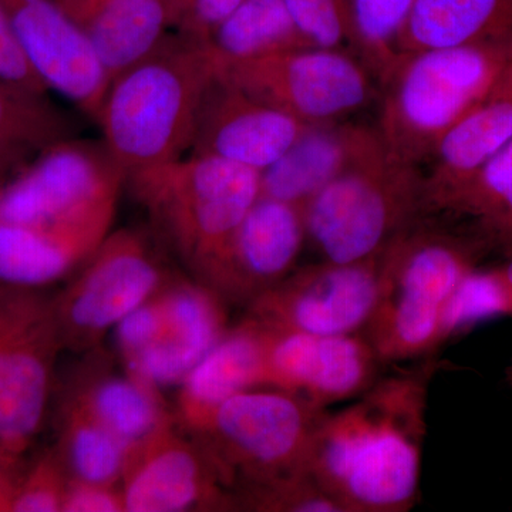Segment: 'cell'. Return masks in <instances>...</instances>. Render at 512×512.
<instances>
[{
	"label": "cell",
	"mask_w": 512,
	"mask_h": 512,
	"mask_svg": "<svg viewBox=\"0 0 512 512\" xmlns=\"http://www.w3.org/2000/svg\"><path fill=\"white\" fill-rule=\"evenodd\" d=\"M56 451L70 478L92 483H121L131 448L76 400L66 396L60 412Z\"/></svg>",
	"instance_id": "83f0119b"
},
{
	"label": "cell",
	"mask_w": 512,
	"mask_h": 512,
	"mask_svg": "<svg viewBox=\"0 0 512 512\" xmlns=\"http://www.w3.org/2000/svg\"><path fill=\"white\" fill-rule=\"evenodd\" d=\"M512 143V62L483 100L451 128L440 141L424 177V204L439 197L458 181Z\"/></svg>",
	"instance_id": "44dd1931"
},
{
	"label": "cell",
	"mask_w": 512,
	"mask_h": 512,
	"mask_svg": "<svg viewBox=\"0 0 512 512\" xmlns=\"http://www.w3.org/2000/svg\"><path fill=\"white\" fill-rule=\"evenodd\" d=\"M127 174L103 141H57L0 187V224L40 225L119 202Z\"/></svg>",
	"instance_id": "8fae6325"
},
{
	"label": "cell",
	"mask_w": 512,
	"mask_h": 512,
	"mask_svg": "<svg viewBox=\"0 0 512 512\" xmlns=\"http://www.w3.org/2000/svg\"><path fill=\"white\" fill-rule=\"evenodd\" d=\"M382 365L365 333L330 336L266 328V387L320 409L356 399L379 379Z\"/></svg>",
	"instance_id": "5bb4252c"
},
{
	"label": "cell",
	"mask_w": 512,
	"mask_h": 512,
	"mask_svg": "<svg viewBox=\"0 0 512 512\" xmlns=\"http://www.w3.org/2000/svg\"><path fill=\"white\" fill-rule=\"evenodd\" d=\"M440 362L430 355L379 377L355 402L325 413L306 470L342 512H406L419 497L429 392Z\"/></svg>",
	"instance_id": "6da1fadb"
},
{
	"label": "cell",
	"mask_w": 512,
	"mask_h": 512,
	"mask_svg": "<svg viewBox=\"0 0 512 512\" xmlns=\"http://www.w3.org/2000/svg\"><path fill=\"white\" fill-rule=\"evenodd\" d=\"M29 66L45 84L96 120L110 76L86 33L59 0H0Z\"/></svg>",
	"instance_id": "4fadbf2b"
},
{
	"label": "cell",
	"mask_w": 512,
	"mask_h": 512,
	"mask_svg": "<svg viewBox=\"0 0 512 512\" xmlns=\"http://www.w3.org/2000/svg\"><path fill=\"white\" fill-rule=\"evenodd\" d=\"M158 293L165 325L157 346L188 375L229 329L224 299L198 279L167 281Z\"/></svg>",
	"instance_id": "484cf974"
},
{
	"label": "cell",
	"mask_w": 512,
	"mask_h": 512,
	"mask_svg": "<svg viewBox=\"0 0 512 512\" xmlns=\"http://www.w3.org/2000/svg\"><path fill=\"white\" fill-rule=\"evenodd\" d=\"M309 127L218 77L202 101L191 153L222 158L261 173Z\"/></svg>",
	"instance_id": "e0dca14e"
},
{
	"label": "cell",
	"mask_w": 512,
	"mask_h": 512,
	"mask_svg": "<svg viewBox=\"0 0 512 512\" xmlns=\"http://www.w3.org/2000/svg\"><path fill=\"white\" fill-rule=\"evenodd\" d=\"M0 76L15 86L39 96H46L49 92L23 56L2 3H0Z\"/></svg>",
	"instance_id": "d590c367"
},
{
	"label": "cell",
	"mask_w": 512,
	"mask_h": 512,
	"mask_svg": "<svg viewBox=\"0 0 512 512\" xmlns=\"http://www.w3.org/2000/svg\"><path fill=\"white\" fill-rule=\"evenodd\" d=\"M19 161L18 157L0 150V187H2V185L5 184V181L8 180L10 168H12L16 163H19Z\"/></svg>",
	"instance_id": "ab89813d"
},
{
	"label": "cell",
	"mask_w": 512,
	"mask_h": 512,
	"mask_svg": "<svg viewBox=\"0 0 512 512\" xmlns=\"http://www.w3.org/2000/svg\"><path fill=\"white\" fill-rule=\"evenodd\" d=\"M67 134L66 121L46 96L30 93L0 76V150L22 160Z\"/></svg>",
	"instance_id": "f1b7e54d"
},
{
	"label": "cell",
	"mask_w": 512,
	"mask_h": 512,
	"mask_svg": "<svg viewBox=\"0 0 512 512\" xmlns=\"http://www.w3.org/2000/svg\"><path fill=\"white\" fill-rule=\"evenodd\" d=\"M500 269H501V272H503L505 279H507L508 284H510L511 288H512V255H511V258L508 259L507 264L500 266Z\"/></svg>",
	"instance_id": "b9f144b4"
},
{
	"label": "cell",
	"mask_w": 512,
	"mask_h": 512,
	"mask_svg": "<svg viewBox=\"0 0 512 512\" xmlns=\"http://www.w3.org/2000/svg\"><path fill=\"white\" fill-rule=\"evenodd\" d=\"M382 254L356 262L295 269L248 305L249 318L266 328L311 335L365 332L379 302Z\"/></svg>",
	"instance_id": "7c38bea8"
},
{
	"label": "cell",
	"mask_w": 512,
	"mask_h": 512,
	"mask_svg": "<svg viewBox=\"0 0 512 512\" xmlns=\"http://www.w3.org/2000/svg\"><path fill=\"white\" fill-rule=\"evenodd\" d=\"M512 39V0H416L404 22L400 56Z\"/></svg>",
	"instance_id": "d4e9b609"
},
{
	"label": "cell",
	"mask_w": 512,
	"mask_h": 512,
	"mask_svg": "<svg viewBox=\"0 0 512 512\" xmlns=\"http://www.w3.org/2000/svg\"><path fill=\"white\" fill-rule=\"evenodd\" d=\"M157 2L163 3L165 8L170 10L174 19V26H177L178 20L183 15L185 5H187V0H157Z\"/></svg>",
	"instance_id": "60d3db41"
},
{
	"label": "cell",
	"mask_w": 512,
	"mask_h": 512,
	"mask_svg": "<svg viewBox=\"0 0 512 512\" xmlns=\"http://www.w3.org/2000/svg\"><path fill=\"white\" fill-rule=\"evenodd\" d=\"M416 0H350L353 43L382 84L402 60L397 40Z\"/></svg>",
	"instance_id": "f546056e"
},
{
	"label": "cell",
	"mask_w": 512,
	"mask_h": 512,
	"mask_svg": "<svg viewBox=\"0 0 512 512\" xmlns=\"http://www.w3.org/2000/svg\"><path fill=\"white\" fill-rule=\"evenodd\" d=\"M220 76L234 64L313 47L296 28L284 0H244L205 43Z\"/></svg>",
	"instance_id": "4316f807"
},
{
	"label": "cell",
	"mask_w": 512,
	"mask_h": 512,
	"mask_svg": "<svg viewBox=\"0 0 512 512\" xmlns=\"http://www.w3.org/2000/svg\"><path fill=\"white\" fill-rule=\"evenodd\" d=\"M218 77L205 43L178 33L110 83L94 121L127 175L187 156L202 101Z\"/></svg>",
	"instance_id": "7a4b0ae2"
},
{
	"label": "cell",
	"mask_w": 512,
	"mask_h": 512,
	"mask_svg": "<svg viewBox=\"0 0 512 512\" xmlns=\"http://www.w3.org/2000/svg\"><path fill=\"white\" fill-rule=\"evenodd\" d=\"M258 387H266V328L247 316L225 332L180 384L178 420L195 436L222 403Z\"/></svg>",
	"instance_id": "d6986e66"
},
{
	"label": "cell",
	"mask_w": 512,
	"mask_h": 512,
	"mask_svg": "<svg viewBox=\"0 0 512 512\" xmlns=\"http://www.w3.org/2000/svg\"><path fill=\"white\" fill-rule=\"evenodd\" d=\"M510 373H511V375H512V365H511V367H510Z\"/></svg>",
	"instance_id": "7bdbcfd3"
},
{
	"label": "cell",
	"mask_w": 512,
	"mask_h": 512,
	"mask_svg": "<svg viewBox=\"0 0 512 512\" xmlns=\"http://www.w3.org/2000/svg\"><path fill=\"white\" fill-rule=\"evenodd\" d=\"M69 478L56 448L46 451L19 474L12 512H62Z\"/></svg>",
	"instance_id": "836d02e7"
},
{
	"label": "cell",
	"mask_w": 512,
	"mask_h": 512,
	"mask_svg": "<svg viewBox=\"0 0 512 512\" xmlns=\"http://www.w3.org/2000/svg\"><path fill=\"white\" fill-rule=\"evenodd\" d=\"M167 282L147 235L111 231L53 301L64 348L90 350L124 316L156 295Z\"/></svg>",
	"instance_id": "9c48e42d"
},
{
	"label": "cell",
	"mask_w": 512,
	"mask_h": 512,
	"mask_svg": "<svg viewBox=\"0 0 512 512\" xmlns=\"http://www.w3.org/2000/svg\"><path fill=\"white\" fill-rule=\"evenodd\" d=\"M376 131L335 123L306 128L274 164L261 171V197L305 207L313 195L355 160Z\"/></svg>",
	"instance_id": "7402d4cb"
},
{
	"label": "cell",
	"mask_w": 512,
	"mask_h": 512,
	"mask_svg": "<svg viewBox=\"0 0 512 512\" xmlns=\"http://www.w3.org/2000/svg\"><path fill=\"white\" fill-rule=\"evenodd\" d=\"M154 227L200 281L261 197V173L202 154L127 175Z\"/></svg>",
	"instance_id": "8992f818"
},
{
	"label": "cell",
	"mask_w": 512,
	"mask_h": 512,
	"mask_svg": "<svg viewBox=\"0 0 512 512\" xmlns=\"http://www.w3.org/2000/svg\"><path fill=\"white\" fill-rule=\"evenodd\" d=\"M222 79L289 116L330 124L365 106L372 82L342 50L303 47L228 67Z\"/></svg>",
	"instance_id": "30bf717a"
},
{
	"label": "cell",
	"mask_w": 512,
	"mask_h": 512,
	"mask_svg": "<svg viewBox=\"0 0 512 512\" xmlns=\"http://www.w3.org/2000/svg\"><path fill=\"white\" fill-rule=\"evenodd\" d=\"M117 204L40 225L0 224V282L35 289L82 266L113 227Z\"/></svg>",
	"instance_id": "ac0fdd59"
},
{
	"label": "cell",
	"mask_w": 512,
	"mask_h": 512,
	"mask_svg": "<svg viewBox=\"0 0 512 512\" xmlns=\"http://www.w3.org/2000/svg\"><path fill=\"white\" fill-rule=\"evenodd\" d=\"M512 316V288L500 268L473 269L458 284L441 315L439 348L484 320Z\"/></svg>",
	"instance_id": "4dcf8cb0"
},
{
	"label": "cell",
	"mask_w": 512,
	"mask_h": 512,
	"mask_svg": "<svg viewBox=\"0 0 512 512\" xmlns=\"http://www.w3.org/2000/svg\"><path fill=\"white\" fill-rule=\"evenodd\" d=\"M62 348L53 301L30 288L0 291V466L15 473L42 429Z\"/></svg>",
	"instance_id": "ba28073f"
},
{
	"label": "cell",
	"mask_w": 512,
	"mask_h": 512,
	"mask_svg": "<svg viewBox=\"0 0 512 512\" xmlns=\"http://www.w3.org/2000/svg\"><path fill=\"white\" fill-rule=\"evenodd\" d=\"M19 473L0 466V512H12Z\"/></svg>",
	"instance_id": "f35d334b"
},
{
	"label": "cell",
	"mask_w": 512,
	"mask_h": 512,
	"mask_svg": "<svg viewBox=\"0 0 512 512\" xmlns=\"http://www.w3.org/2000/svg\"><path fill=\"white\" fill-rule=\"evenodd\" d=\"M62 512H126L117 485L69 478Z\"/></svg>",
	"instance_id": "74e56055"
},
{
	"label": "cell",
	"mask_w": 512,
	"mask_h": 512,
	"mask_svg": "<svg viewBox=\"0 0 512 512\" xmlns=\"http://www.w3.org/2000/svg\"><path fill=\"white\" fill-rule=\"evenodd\" d=\"M424 218L383 251L379 302L363 332L383 365L436 353L446 303L484 254L463 232Z\"/></svg>",
	"instance_id": "3957f363"
},
{
	"label": "cell",
	"mask_w": 512,
	"mask_h": 512,
	"mask_svg": "<svg viewBox=\"0 0 512 512\" xmlns=\"http://www.w3.org/2000/svg\"><path fill=\"white\" fill-rule=\"evenodd\" d=\"M86 33L113 82L153 53L174 28L170 10L157 0H59Z\"/></svg>",
	"instance_id": "ffe728a7"
},
{
	"label": "cell",
	"mask_w": 512,
	"mask_h": 512,
	"mask_svg": "<svg viewBox=\"0 0 512 512\" xmlns=\"http://www.w3.org/2000/svg\"><path fill=\"white\" fill-rule=\"evenodd\" d=\"M244 0H187L177 26L180 35L197 43H207L215 29Z\"/></svg>",
	"instance_id": "8d00e7d4"
},
{
	"label": "cell",
	"mask_w": 512,
	"mask_h": 512,
	"mask_svg": "<svg viewBox=\"0 0 512 512\" xmlns=\"http://www.w3.org/2000/svg\"><path fill=\"white\" fill-rule=\"evenodd\" d=\"M120 490L126 512L235 508L200 444L181 437L174 423L131 448Z\"/></svg>",
	"instance_id": "2e32d148"
},
{
	"label": "cell",
	"mask_w": 512,
	"mask_h": 512,
	"mask_svg": "<svg viewBox=\"0 0 512 512\" xmlns=\"http://www.w3.org/2000/svg\"><path fill=\"white\" fill-rule=\"evenodd\" d=\"M284 3L309 45L340 50L346 40L353 42L348 0H284Z\"/></svg>",
	"instance_id": "d6a6232c"
},
{
	"label": "cell",
	"mask_w": 512,
	"mask_h": 512,
	"mask_svg": "<svg viewBox=\"0 0 512 512\" xmlns=\"http://www.w3.org/2000/svg\"><path fill=\"white\" fill-rule=\"evenodd\" d=\"M235 508L262 512H342L309 473L245 491L235 498Z\"/></svg>",
	"instance_id": "1f68e13d"
},
{
	"label": "cell",
	"mask_w": 512,
	"mask_h": 512,
	"mask_svg": "<svg viewBox=\"0 0 512 512\" xmlns=\"http://www.w3.org/2000/svg\"><path fill=\"white\" fill-rule=\"evenodd\" d=\"M512 62V39L403 56L383 83L379 131L397 160L419 168Z\"/></svg>",
	"instance_id": "277c9868"
},
{
	"label": "cell",
	"mask_w": 512,
	"mask_h": 512,
	"mask_svg": "<svg viewBox=\"0 0 512 512\" xmlns=\"http://www.w3.org/2000/svg\"><path fill=\"white\" fill-rule=\"evenodd\" d=\"M67 396L130 448L174 423L160 389L127 370L120 375L101 365L86 367Z\"/></svg>",
	"instance_id": "cb8c5ba5"
},
{
	"label": "cell",
	"mask_w": 512,
	"mask_h": 512,
	"mask_svg": "<svg viewBox=\"0 0 512 512\" xmlns=\"http://www.w3.org/2000/svg\"><path fill=\"white\" fill-rule=\"evenodd\" d=\"M303 205L259 197L200 281L224 302L251 303L295 271L306 238Z\"/></svg>",
	"instance_id": "9a60e30c"
},
{
	"label": "cell",
	"mask_w": 512,
	"mask_h": 512,
	"mask_svg": "<svg viewBox=\"0 0 512 512\" xmlns=\"http://www.w3.org/2000/svg\"><path fill=\"white\" fill-rule=\"evenodd\" d=\"M158 292L114 326V338L121 359H130L147 346L153 345L163 335L164 309Z\"/></svg>",
	"instance_id": "e575fe53"
},
{
	"label": "cell",
	"mask_w": 512,
	"mask_h": 512,
	"mask_svg": "<svg viewBox=\"0 0 512 512\" xmlns=\"http://www.w3.org/2000/svg\"><path fill=\"white\" fill-rule=\"evenodd\" d=\"M303 211L306 238L323 261H363L382 254L404 229L427 217L424 177L419 168L397 160L376 131Z\"/></svg>",
	"instance_id": "5b68a950"
},
{
	"label": "cell",
	"mask_w": 512,
	"mask_h": 512,
	"mask_svg": "<svg viewBox=\"0 0 512 512\" xmlns=\"http://www.w3.org/2000/svg\"><path fill=\"white\" fill-rule=\"evenodd\" d=\"M444 214L463 221V234L483 252L512 255V143L427 205V217Z\"/></svg>",
	"instance_id": "603a6c76"
},
{
	"label": "cell",
	"mask_w": 512,
	"mask_h": 512,
	"mask_svg": "<svg viewBox=\"0 0 512 512\" xmlns=\"http://www.w3.org/2000/svg\"><path fill=\"white\" fill-rule=\"evenodd\" d=\"M325 413L295 394L258 387L222 403L195 437L235 503L245 491L308 473L313 434Z\"/></svg>",
	"instance_id": "52a82bcc"
}]
</instances>
